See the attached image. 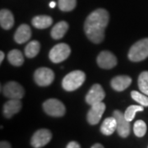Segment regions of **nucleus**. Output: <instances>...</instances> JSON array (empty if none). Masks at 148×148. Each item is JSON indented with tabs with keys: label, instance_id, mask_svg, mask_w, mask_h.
<instances>
[{
	"label": "nucleus",
	"instance_id": "4be33fe9",
	"mask_svg": "<svg viewBox=\"0 0 148 148\" xmlns=\"http://www.w3.org/2000/svg\"><path fill=\"white\" fill-rule=\"evenodd\" d=\"M138 87L141 92L148 95V72L145 71L138 77Z\"/></svg>",
	"mask_w": 148,
	"mask_h": 148
},
{
	"label": "nucleus",
	"instance_id": "39448f33",
	"mask_svg": "<svg viewBox=\"0 0 148 148\" xmlns=\"http://www.w3.org/2000/svg\"><path fill=\"white\" fill-rule=\"evenodd\" d=\"M45 112L53 117H62L65 114L66 109L64 105L57 99H49L43 104Z\"/></svg>",
	"mask_w": 148,
	"mask_h": 148
},
{
	"label": "nucleus",
	"instance_id": "4468645a",
	"mask_svg": "<svg viewBox=\"0 0 148 148\" xmlns=\"http://www.w3.org/2000/svg\"><path fill=\"white\" fill-rule=\"evenodd\" d=\"M132 83V78L128 76H117L111 80L110 85L112 88L117 91H123Z\"/></svg>",
	"mask_w": 148,
	"mask_h": 148
},
{
	"label": "nucleus",
	"instance_id": "2eb2a0df",
	"mask_svg": "<svg viewBox=\"0 0 148 148\" xmlns=\"http://www.w3.org/2000/svg\"><path fill=\"white\" fill-rule=\"evenodd\" d=\"M32 37V30L27 24H22L17 28L14 40L17 44H23L28 41Z\"/></svg>",
	"mask_w": 148,
	"mask_h": 148
},
{
	"label": "nucleus",
	"instance_id": "9d476101",
	"mask_svg": "<svg viewBox=\"0 0 148 148\" xmlns=\"http://www.w3.org/2000/svg\"><path fill=\"white\" fill-rule=\"evenodd\" d=\"M113 116L117 121V132L121 138H127L130 133V123L125 119L124 114L121 111L114 110Z\"/></svg>",
	"mask_w": 148,
	"mask_h": 148
},
{
	"label": "nucleus",
	"instance_id": "cd10ccee",
	"mask_svg": "<svg viewBox=\"0 0 148 148\" xmlns=\"http://www.w3.org/2000/svg\"><path fill=\"white\" fill-rule=\"evenodd\" d=\"M0 148H11L10 143L6 141H2L0 143Z\"/></svg>",
	"mask_w": 148,
	"mask_h": 148
},
{
	"label": "nucleus",
	"instance_id": "412c9836",
	"mask_svg": "<svg viewBox=\"0 0 148 148\" xmlns=\"http://www.w3.org/2000/svg\"><path fill=\"white\" fill-rule=\"evenodd\" d=\"M40 44L37 40H32L27 44L25 48V54L27 58H32L36 57L40 52Z\"/></svg>",
	"mask_w": 148,
	"mask_h": 148
},
{
	"label": "nucleus",
	"instance_id": "5701e85b",
	"mask_svg": "<svg viewBox=\"0 0 148 148\" xmlns=\"http://www.w3.org/2000/svg\"><path fill=\"white\" fill-rule=\"evenodd\" d=\"M133 132L138 138H143L147 132V124L143 120H138L135 122L133 126Z\"/></svg>",
	"mask_w": 148,
	"mask_h": 148
},
{
	"label": "nucleus",
	"instance_id": "aec40b11",
	"mask_svg": "<svg viewBox=\"0 0 148 148\" xmlns=\"http://www.w3.org/2000/svg\"><path fill=\"white\" fill-rule=\"evenodd\" d=\"M8 59L12 65L16 67H20L24 63L23 54L18 49H12L9 51L8 54Z\"/></svg>",
	"mask_w": 148,
	"mask_h": 148
},
{
	"label": "nucleus",
	"instance_id": "bb28decb",
	"mask_svg": "<svg viewBox=\"0 0 148 148\" xmlns=\"http://www.w3.org/2000/svg\"><path fill=\"white\" fill-rule=\"evenodd\" d=\"M66 148H81L80 145L77 142H70V143L67 145Z\"/></svg>",
	"mask_w": 148,
	"mask_h": 148
},
{
	"label": "nucleus",
	"instance_id": "f3484780",
	"mask_svg": "<svg viewBox=\"0 0 148 148\" xmlns=\"http://www.w3.org/2000/svg\"><path fill=\"white\" fill-rule=\"evenodd\" d=\"M69 30V24L68 22L64 21H61L58 22L54 27L52 28L50 35L51 37L54 40H59L64 36L66 32Z\"/></svg>",
	"mask_w": 148,
	"mask_h": 148
},
{
	"label": "nucleus",
	"instance_id": "7ed1b4c3",
	"mask_svg": "<svg viewBox=\"0 0 148 148\" xmlns=\"http://www.w3.org/2000/svg\"><path fill=\"white\" fill-rule=\"evenodd\" d=\"M148 57V38L138 40L128 52V58L132 62H140Z\"/></svg>",
	"mask_w": 148,
	"mask_h": 148
},
{
	"label": "nucleus",
	"instance_id": "9b49d317",
	"mask_svg": "<svg viewBox=\"0 0 148 148\" xmlns=\"http://www.w3.org/2000/svg\"><path fill=\"white\" fill-rule=\"evenodd\" d=\"M106 110V105L101 102L93 105L90 107V110L87 114V121L91 125L97 124L102 118V115Z\"/></svg>",
	"mask_w": 148,
	"mask_h": 148
},
{
	"label": "nucleus",
	"instance_id": "0eeeda50",
	"mask_svg": "<svg viewBox=\"0 0 148 148\" xmlns=\"http://www.w3.org/2000/svg\"><path fill=\"white\" fill-rule=\"evenodd\" d=\"M51 138L52 133L49 129H39L32 136L31 144L34 148H41L49 143Z\"/></svg>",
	"mask_w": 148,
	"mask_h": 148
},
{
	"label": "nucleus",
	"instance_id": "b1692460",
	"mask_svg": "<svg viewBox=\"0 0 148 148\" xmlns=\"http://www.w3.org/2000/svg\"><path fill=\"white\" fill-rule=\"evenodd\" d=\"M59 9L63 12H70L73 10L77 5V0H58Z\"/></svg>",
	"mask_w": 148,
	"mask_h": 148
},
{
	"label": "nucleus",
	"instance_id": "a878e982",
	"mask_svg": "<svg viewBox=\"0 0 148 148\" xmlns=\"http://www.w3.org/2000/svg\"><path fill=\"white\" fill-rule=\"evenodd\" d=\"M131 96L134 101H137L141 106H148V95L136 90H132L131 92Z\"/></svg>",
	"mask_w": 148,
	"mask_h": 148
},
{
	"label": "nucleus",
	"instance_id": "1a4fd4ad",
	"mask_svg": "<svg viewBox=\"0 0 148 148\" xmlns=\"http://www.w3.org/2000/svg\"><path fill=\"white\" fill-rule=\"evenodd\" d=\"M106 97V92L100 84H94L87 95H86V102L90 106L101 103Z\"/></svg>",
	"mask_w": 148,
	"mask_h": 148
},
{
	"label": "nucleus",
	"instance_id": "dca6fc26",
	"mask_svg": "<svg viewBox=\"0 0 148 148\" xmlns=\"http://www.w3.org/2000/svg\"><path fill=\"white\" fill-rule=\"evenodd\" d=\"M0 25L4 30H9L14 25V16L12 12L8 9L0 11Z\"/></svg>",
	"mask_w": 148,
	"mask_h": 148
},
{
	"label": "nucleus",
	"instance_id": "393cba45",
	"mask_svg": "<svg viewBox=\"0 0 148 148\" xmlns=\"http://www.w3.org/2000/svg\"><path fill=\"white\" fill-rule=\"evenodd\" d=\"M143 106H130L127 107V109L124 113V116L125 119L128 122H131L133 120L134 117L136 115V113L138 111H143Z\"/></svg>",
	"mask_w": 148,
	"mask_h": 148
},
{
	"label": "nucleus",
	"instance_id": "f8f14e48",
	"mask_svg": "<svg viewBox=\"0 0 148 148\" xmlns=\"http://www.w3.org/2000/svg\"><path fill=\"white\" fill-rule=\"evenodd\" d=\"M97 64L101 69H113L117 65V58L110 51H102L97 57Z\"/></svg>",
	"mask_w": 148,
	"mask_h": 148
},
{
	"label": "nucleus",
	"instance_id": "ddd939ff",
	"mask_svg": "<svg viewBox=\"0 0 148 148\" xmlns=\"http://www.w3.org/2000/svg\"><path fill=\"white\" fill-rule=\"evenodd\" d=\"M21 107H22V104L20 100L10 99V101H7L3 106V115L8 119H10L21 110Z\"/></svg>",
	"mask_w": 148,
	"mask_h": 148
},
{
	"label": "nucleus",
	"instance_id": "6e6552de",
	"mask_svg": "<svg viewBox=\"0 0 148 148\" xmlns=\"http://www.w3.org/2000/svg\"><path fill=\"white\" fill-rule=\"evenodd\" d=\"M3 95L9 99L21 100L25 95V90L16 82H9L3 86Z\"/></svg>",
	"mask_w": 148,
	"mask_h": 148
},
{
	"label": "nucleus",
	"instance_id": "c756f323",
	"mask_svg": "<svg viewBox=\"0 0 148 148\" xmlns=\"http://www.w3.org/2000/svg\"><path fill=\"white\" fill-rule=\"evenodd\" d=\"M3 58H4V53H3V51H1V52H0V64H2Z\"/></svg>",
	"mask_w": 148,
	"mask_h": 148
},
{
	"label": "nucleus",
	"instance_id": "7c9ffc66",
	"mask_svg": "<svg viewBox=\"0 0 148 148\" xmlns=\"http://www.w3.org/2000/svg\"><path fill=\"white\" fill-rule=\"evenodd\" d=\"M55 6H56V3H55V2L52 1V2H50V3H49V7H50L51 8H53Z\"/></svg>",
	"mask_w": 148,
	"mask_h": 148
},
{
	"label": "nucleus",
	"instance_id": "423d86ee",
	"mask_svg": "<svg viewBox=\"0 0 148 148\" xmlns=\"http://www.w3.org/2000/svg\"><path fill=\"white\" fill-rule=\"evenodd\" d=\"M34 79L36 84L40 86H49L54 80V73L50 69L40 68L36 70Z\"/></svg>",
	"mask_w": 148,
	"mask_h": 148
},
{
	"label": "nucleus",
	"instance_id": "c85d7f7f",
	"mask_svg": "<svg viewBox=\"0 0 148 148\" xmlns=\"http://www.w3.org/2000/svg\"><path fill=\"white\" fill-rule=\"evenodd\" d=\"M91 148H104V147L101 144H100V143H96L95 145H93L91 147Z\"/></svg>",
	"mask_w": 148,
	"mask_h": 148
},
{
	"label": "nucleus",
	"instance_id": "f257e3e1",
	"mask_svg": "<svg viewBox=\"0 0 148 148\" xmlns=\"http://www.w3.org/2000/svg\"><path fill=\"white\" fill-rule=\"evenodd\" d=\"M109 21V12L104 8H98L89 14L85 21L84 32L90 41L100 44L104 40L105 31Z\"/></svg>",
	"mask_w": 148,
	"mask_h": 148
},
{
	"label": "nucleus",
	"instance_id": "f03ea898",
	"mask_svg": "<svg viewBox=\"0 0 148 148\" xmlns=\"http://www.w3.org/2000/svg\"><path fill=\"white\" fill-rule=\"evenodd\" d=\"M86 74L82 71L76 70L67 74L62 81V86L67 91H73L84 83Z\"/></svg>",
	"mask_w": 148,
	"mask_h": 148
},
{
	"label": "nucleus",
	"instance_id": "20e7f679",
	"mask_svg": "<svg viewBox=\"0 0 148 148\" xmlns=\"http://www.w3.org/2000/svg\"><path fill=\"white\" fill-rule=\"evenodd\" d=\"M70 53L71 49L69 45L64 43H60L54 45L51 49V50L49 51V58L54 64H58L69 58Z\"/></svg>",
	"mask_w": 148,
	"mask_h": 148
},
{
	"label": "nucleus",
	"instance_id": "a211bd4d",
	"mask_svg": "<svg viewBox=\"0 0 148 148\" xmlns=\"http://www.w3.org/2000/svg\"><path fill=\"white\" fill-rule=\"evenodd\" d=\"M32 23L33 27H35L37 29H46L52 25L53 19L49 16L40 15L33 17Z\"/></svg>",
	"mask_w": 148,
	"mask_h": 148
},
{
	"label": "nucleus",
	"instance_id": "6ab92c4d",
	"mask_svg": "<svg viewBox=\"0 0 148 148\" xmlns=\"http://www.w3.org/2000/svg\"><path fill=\"white\" fill-rule=\"evenodd\" d=\"M115 130H117V121L115 118L113 116L106 119L101 127V132L104 135L110 136L115 132Z\"/></svg>",
	"mask_w": 148,
	"mask_h": 148
}]
</instances>
